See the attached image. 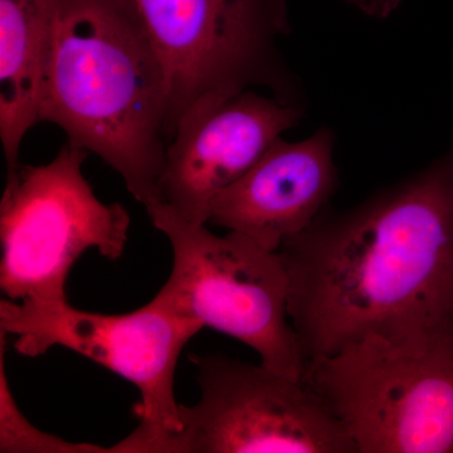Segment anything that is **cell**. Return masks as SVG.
I'll return each mask as SVG.
<instances>
[{"instance_id": "11", "label": "cell", "mask_w": 453, "mask_h": 453, "mask_svg": "<svg viewBox=\"0 0 453 453\" xmlns=\"http://www.w3.org/2000/svg\"><path fill=\"white\" fill-rule=\"evenodd\" d=\"M59 0H0V140L7 170L19 165L27 134L40 124Z\"/></svg>"}, {"instance_id": "2", "label": "cell", "mask_w": 453, "mask_h": 453, "mask_svg": "<svg viewBox=\"0 0 453 453\" xmlns=\"http://www.w3.org/2000/svg\"><path fill=\"white\" fill-rule=\"evenodd\" d=\"M169 85L131 0H59L40 122L97 155L148 211L162 203Z\"/></svg>"}, {"instance_id": "7", "label": "cell", "mask_w": 453, "mask_h": 453, "mask_svg": "<svg viewBox=\"0 0 453 453\" xmlns=\"http://www.w3.org/2000/svg\"><path fill=\"white\" fill-rule=\"evenodd\" d=\"M131 3L165 68L169 142L181 113L203 95L265 88L297 105L279 50L280 38L290 33L288 0Z\"/></svg>"}, {"instance_id": "13", "label": "cell", "mask_w": 453, "mask_h": 453, "mask_svg": "<svg viewBox=\"0 0 453 453\" xmlns=\"http://www.w3.org/2000/svg\"><path fill=\"white\" fill-rule=\"evenodd\" d=\"M344 2L366 16L384 19L399 7L402 0H344Z\"/></svg>"}, {"instance_id": "10", "label": "cell", "mask_w": 453, "mask_h": 453, "mask_svg": "<svg viewBox=\"0 0 453 453\" xmlns=\"http://www.w3.org/2000/svg\"><path fill=\"white\" fill-rule=\"evenodd\" d=\"M338 184L334 135L321 129L303 142L275 140L242 178L211 204V225L249 235L277 252L326 208Z\"/></svg>"}, {"instance_id": "1", "label": "cell", "mask_w": 453, "mask_h": 453, "mask_svg": "<svg viewBox=\"0 0 453 453\" xmlns=\"http://www.w3.org/2000/svg\"><path fill=\"white\" fill-rule=\"evenodd\" d=\"M277 252L306 363L368 336L453 344V148L357 207L325 208Z\"/></svg>"}, {"instance_id": "5", "label": "cell", "mask_w": 453, "mask_h": 453, "mask_svg": "<svg viewBox=\"0 0 453 453\" xmlns=\"http://www.w3.org/2000/svg\"><path fill=\"white\" fill-rule=\"evenodd\" d=\"M204 326L157 301L127 314L82 311L68 301L55 303L0 301V330L16 336L20 356L70 349L129 380L142 395L139 427L110 447L116 453H166L183 428L174 378L184 347Z\"/></svg>"}, {"instance_id": "9", "label": "cell", "mask_w": 453, "mask_h": 453, "mask_svg": "<svg viewBox=\"0 0 453 453\" xmlns=\"http://www.w3.org/2000/svg\"><path fill=\"white\" fill-rule=\"evenodd\" d=\"M301 118L295 104L253 89L196 98L178 119L166 146L162 203L188 220L207 225L217 196L242 178Z\"/></svg>"}, {"instance_id": "6", "label": "cell", "mask_w": 453, "mask_h": 453, "mask_svg": "<svg viewBox=\"0 0 453 453\" xmlns=\"http://www.w3.org/2000/svg\"><path fill=\"white\" fill-rule=\"evenodd\" d=\"M89 153L65 144L52 162L7 170L0 202V288L18 303L67 300V281L88 250L116 261L129 238L130 216L106 204L83 177Z\"/></svg>"}, {"instance_id": "8", "label": "cell", "mask_w": 453, "mask_h": 453, "mask_svg": "<svg viewBox=\"0 0 453 453\" xmlns=\"http://www.w3.org/2000/svg\"><path fill=\"white\" fill-rule=\"evenodd\" d=\"M190 360L201 398L179 407L183 428L166 453H357L303 381L219 354H192Z\"/></svg>"}, {"instance_id": "4", "label": "cell", "mask_w": 453, "mask_h": 453, "mask_svg": "<svg viewBox=\"0 0 453 453\" xmlns=\"http://www.w3.org/2000/svg\"><path fill=\"white\" fill-rule=\"evenodd\" d=\"M301 381L357 453H453V344L399 347L368 336L310 360Z\"/></svg>"}, {"instance_id": "12", "label": "cell", "mask_w": 453, "mask_h": 453, "mask_svg": "<svg viewBox=\"0 0 453 453\" xmlns=\"http://www.w3.org/2000/svg\"><path fill=\"white\" fill-rule=\"evenodd\" d=\"M5 336L0 330V452L2 453H106L110 449L74 443L35 427L18 408L5 371Z\"/></svg>"}, {"instance_id": "3", "label": "cell", "mask_w": 453, "mask_h": 453, "mask_svg": "<svg viewBox=\"0 0 453 453\" xmlns=\"http://www.w3.org/2000/svg\"><path fill=\"white\" fill-rule=\"evenodd\" d=\"M146 213L173 250L172 273L153 300L240 340L271 371L303 380L306 359L288 321V276L279 252L240 232L214 234L164 203Z\"/></svg>"}]
</instances>
